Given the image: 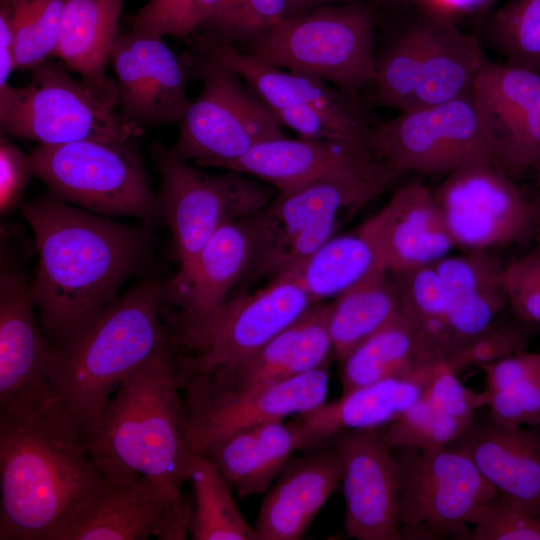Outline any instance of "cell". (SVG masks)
Masks as SVG:
<instances>
[{
	"label": "cell",
	"mask_w": 540,
	"mask_h": 540,
	"mask_svg": "<svg viewBox=\"0 0 540 540\" xmlns=\"http://www.w3.org/2000/svg\"><path fill=\"white\" fill-rule=\"evenodd\" d=\"M0 129L4 136L39 145L138 140L144 130L49 59L31 70L26 85L0 89Z\"/></svg>",
	"instance_id": "8fae6325"
},
{
	"label": "cell",
	"mask_w": 540,
	"mask_h": 540,
	"mask_svg": "<svg viewBox=\"0 0 540 540\" xmlns=\"http://www.w3.org/2000/svg\"><path fill=\"white\" fill-rule=\"evenodd\" d=\"M300 450L294 421H270L225 435L201 453L239 496L265 493Z\"/></svg>",
	"instance_id": "1f68e13d"
},
{
	"label": "cell",
	"mask_w": 540,
	"mask_h": 540,
	"mask_svg": "<svg viewBox=\"0 0 540 540\" xmlns=\"http://www.w3.org/2000/svg\"><path fill=\"white\" fill-rule=\"evenodd\" d=\"M110 64L116 75L120 114L145 126L179 124L191 101L187 70L163 37L130 31L117 35Z\"/></svg>",
	"instance_id": "d6986e66"
},
{
	"label": "cell",
	"mask_w": 540,
	"mask_h": 540,
	"mask_svg": "<svg viewBox=\"0 0 540 540\" xmlns=\"http://www.w3.org/2000/svg\"><path fill=\"white\" fill-rule=\"evenodd\" d=\"M535 326L519 319L504 322L496 320L453 351L446 364L458 374L469 367H480L524 351L535 334Z\"/></svg>",
	"instance_id": "ee69618b"
},
{
	"label": "cell",
	"mask_w": 540,
	"mask_h": 540,
	"mask_svg": "<svg viewBox=\"0 0 540 540\" xmlns=\"http://www.w3.org/2000/svg\"><path fill=\"white\" fill-rule=\"evenodd\" d=\"M34 176L30 155L27 156L6 136L0 140V209L1 213L18 204L30 177Z\"/></svg>",
	"instance_id": "7dc6e473"
},
{
	"label": "cell",
	"mask_w": 540,
	"mask_h": 540,
	"mask_svg": "<svg viewBox=\"0 0 540 540\" xmlns=\"http://www.w3.org/2000/svg\"><path fill=\"white\" fill-rule=\"evenodd\" d=\"M328 442L343 462L347 535L357 540H403L399 466L380 428L340 431Z\"/></svg>",
	"instance_id": "e0dca14e"
},
{
	"label": "cell",
	"mask_w": 540,
	"mask_h": 540,
	"mask_svg": "<svg viewBox=\"0 0 540 540\" xmlns=\"http://www.w3.org/2000/svg\"><path fill=\"white\" fill-rule=\"evenodd\" d=\"M67 0H0L15 30L16 70H32L54 56Z\"/></svg>",
	"instance_id": "ab89813d"
},
{
	"label": "cell",
	"mask_w": 540,
	"mask_h": 540,
	"mask_svg": "<svg viewBox=\"0 0 540 540\" xmlns=\"http://www.w3.org/2000/svg\"><path fill=\"white\" fill-rule=\"evenodd\" d=\"M451 445L468 454L500 495L540 519V427L504 426L475 416Z\"/></svg>",
	"instance_id": "4316f807"
},
{
	"label": "cell",
	"mask_w": 540,
	"mask_h": 540,
	"mask_svg": "<svg viewBox=\"0 0 540 540\" xmlns=\"http://www.w3.org/2000/svg\"><path fill=\"white\" fill-rule=\"evenodd\" d=\"M246 53L356 94L375 77L374 10L364 3L312 8L284 19L247 44Z\"/></svg>",
	"instance_id": "52a82bcc"
},
{
	"label": "cell",
	"mask_w": 540,
	"mask_h": 540,
	"mask_svg": "<svg viewBox=\"0 0 540 540\" xmlns=\"http://www.w3.org/2000/svg\"><path fill=\"white\" fill-rule=\"evenodd\" d=\"M360 0H289L290 16L305 12L312 8L330 4H355ZM289 16V17H290Z\"/></svg>",
	"instance_id": "816d5d0a"
},
{
	"label": "cell",
	"mask_w": 540,
	"mask_h": 540,
	"mask_svg": "<svg viewBox=\"0 0 540 540\" xmlns=\"http://www.w3.org/2000/svg\"><path fill=\"white\" fill-rule=\"evenodd\" d=\"M0 480V540H53L105 482L57 401L26 419L0 417Z\"/></svg>",
	"instance_id": "7a4b0ae2"
},
{
	"label": "cell",
	"mask_w": 540,
	"mask_h": 540,
	"mask_svg": "<svg viewBox=\"0 0 540 540\" xmlns=\"http://www.w3.org/2000/svg\"><path fill=\"white\" fill-rule=\"evenodd\" d=\"M16 70L15 30L7 7L0 3V89L8 85V78Z\"/></svg>",
	"instance_id": "681fc988"
},
{
	"label": "cell",
	"mask_w": 540,
	"mask_h": 540,
	"mask_svg": "<svg viewBox=\"0 0 540 540\" xmlns=\"http://www.w3.org/2000/svg\"><path fill=\"white\" fill-rule=\"evenodd\" d=\"M504 280L517 319L540 325V247L505 265Z\"/></svg>",
	"instance_id": "bcb514c9"
},
{
	"label": "cell",
	"mask_w": 540,
	"mask_h": 540,
	"mask_svg": "<svg viewBox=\"0 0 540 540\" xmlns=\"http://www.w3.org/2000/svg\"><path fill=\"white\" fill-rule=\"evenodd\" d=\"M259 248L252 216L220 226L184 270L163 286L161 304L175 306L178 319H195L220 308L251 268Z\"/></svg>",
	"instance_id": "603a6c76"
},
{
	"label": "cell",
	"mask_w": 540,
	"mask_h": 540,
	"mask_svg": "<svg viewBox=\"0 0 540 540\" xmlns=\"http://www.w3.org/2000/svg\"><path fill=\"white\" fill-rule=\"evenodd\" d=\"M360 229L390 273L434 264L455 247L433 191L419 181L399 188Z\"/></svg>",
	"instance_id": "cb8c5ba5"
},
{
	"label": "cell",
	"mask_w": 540,
	"mask_h": 540,
	"mask_svg": "<svg viewBox=\"0 0 540 540\" xmlns=\"http://www.w3.org/2000/svg\"><path fill=\"white\" fill-rule=\"evenodd\" d=\"M534 211H535L534 228L537 232V237H538L539 246H540V202L537 204V206L534 207Z\"/></svg>",
	"instance_id": "f5cc1de1"
},
{
	"label": "cell",
	"mask_w": 540,
	"mask_h": 540,
	"mask_svg": "<svg viewBox=\"0 0 540 540\" xmlns=\"http://www.w3.org/2000/svg\"><path fill=\"white\" fill-rule=\"evenodd\" d=\"M533 169H535V170L537 171L538 175L540 176V158H539L538 161L534 164Z\"/></svg>",
	"instance_id": "db71d44e"
},
{
	"label": "cell",
	"mask_w": 540,
	"mask_h": 540,
	"mask_svg": "<svg viewBox=\"0 0 540 540\" xmlns=\"http://www.w3.org/2000/svg\"><path fill=\"white\" fill-rule=\"evenodd\" d=\"M494 134L498 166L512 177L540 158V73L487 61L472 86Z\"/></svg>",
	"instance_id": "7402d4cb"
},
{
	"label": "cell",
	"mask_w": 540,
	"mask_h": 540,
	"mask_svg": "<svg viewBox=\"0 0 540 540\" xmlns=\"http://www.w3.org/2000/svg\"><path fill=\"white\" fill-rule=\"evenodd\" d=\"M487 61L454 17L419 7V15L377 55L371 85L379 104L404 112L467 93Z\"/></svg>",
	"instance_id": "5b68a950"
},
{
	"label": "cell",
	"mask_w": 540,
	"mask_h": 540,
	"mask_svg": "<svg viewBox=\"0 0 540 540\" xmlns=\"http://www.w3.org/2000/svg\"><path fill=\"white\" fill-rule=\"evenodd\" d=\"M222 0H149L128 17L132 31L187 38L202 28Z\"/></svg>",
	"instance_id": "7bdbcfd3"
},
{
	"label": "cell",
	"mask_w": 540,
	"mask_h": 540,
	"mask_svg": "<svg viewBox=\"0 0 540 540\" xmlns=\"http://www.w3.org/2000/svg\"><path fill=\"white\" fill-rule=\"evenodd\" d=\"M33 174L63 201L101 216L163 218L138 140H82L39 145L30 155Z\"/></svg>",
	"instance_id": "ba28073f"
},
{
	"label": "cell",
	"mask_w": 540,
	"mask_h": 540,
	"mask_svg": "<svg viewBox=\"0 0 540 540\" xmlns=\"http://www.w3.org/2000/svg\"><path fill=\"white\" fill-rule=\"evenodd\" d=\"M330 363L253 392L221 397L182 396L192 451L201 454L212 442L230 433L319 407L327 396Z\"/></svg>",
	"instance_id": "ffe728a7"
},
{
	"label": "cell",
	"mask_w": 540,
	"mask_h": 540,
	"mask_svg": "<svg viewBox=\"0 0 540 540\" xmlns=\"http://www.w3.org/2000/svg\"><path fill=\"white\" fill-rule=\"evenodd\" d=\"M488 35L506 63L540 73V0H506L491 15Z\"/></svg>",
	"instance_id": "60d3db41"
},
{
	"label": "cell",
	"mask_w": 540,
	"mask_h": 540,
	"mask_svg": "<svg viewBox=\"0 0 540 540\" xmlns=\"http://www.w3.org/2000/svg\"><path fill=\"white\" fill-rule=\"evenodd\" d=\"M399 175L373 155L297 188L277 192L263 210L252 215L259 236L255 260L276 243L322 220L338 217L346 221L383 194Z\"/></svg>",
	"instance_id": "2e32d148"
},
{
	"label": "cell",
	"mask_w": 540,
	"mask_h": 540,
	"mask_svg": "<svg viewBox=\"0 0 540 540\" xmlns=\"http://www.w3.org/2000/svg\"><path fill=\"white\" fill-rule=\"evenodd\" d=\"M471 540H540V519L498 494L471 524Z\"/></svg>",
	"instance_id": "f6af8a7d"
},
{
	"label": "cell",
	"mask_w": 540,
	"mask_h": 540,
	"mask_svg": "<svg viewBox=\"0 0 540 540\" xmlns=\"http://www.w3.org/2000/svg\"><path fill=\"white\" fill-rule=\"evenodd\" d=\"M400 315L390 272L380 270L327 303V326L334 358L342 361L364 340Z\"/></svg>",
	"instance_id": "e575fe53"
},
{
	"label": "cell",
	"mask_w": 540,
	"mask_h": 540,
	"mask_svg": "<svg viewBox=\"0 0 540 540\" xmlns=\"http://www.w3.org/2000/svg\"><path fill=\"white\" fill-rule=\"evenodd\" d=\"M428 363L401 375L355 388L293 420L300 449L328 442L344 430L379 429L407 411L424 393L441 364Z\"/></svg>",
	"instance_id": "484cf974"
},
{
	"label": "cell",
	"mask_w": 540,
	"mask_h": 540,
	"mask_svg": "<svg viewBox=\"0 0 540 540\" xmlns=\"http://www.w3.org/2000/svg\"><path fill=\"white\" fill-rule=\"evenodd\" d=\"M315 302L289 275L252 293H238L214 312L195 319L166 316L168 344L178 378L227 369L302 316Z\"/></svg>",
	"instance_id": "8992f818"
},
{
	"label": "cell",
	"mask_w": 540,
	"mask_h": 540,
	"mask_svg": "<svg viewBox=\"0 0 540 540\" xmlns=\"http://www.w3.org/2000/svg\"><path fill=\"white\" fill-rule=\"evenodd\" d=\"M193 505L181 496L172 501L161 516L154 536L160 540L186 539L192 519Z\"/></svg>",
	"instance_id": "c3c4849f"
},
{
	"label": "cell",
	"mask_w": 540,
	"mask_h": 540,
	"mask_svg": "<svg viewBox=\"0 0 540 540\" xmlns=\"http://www.w3.org/2000/svg\"><path fill=\"white\" fill-rule=\"evenodd\" d=\"M400 472L403 539H469V526L499 493L462 449H393Z\"/></svg>",
	"instance_id": "7c38bea8"
},
{
	"label": "cell",
	"mask_w": 540,
	"mask_h": 540,
	"mask_svg": "<svg viewBox=\"0 0 540 540\" xmlns=\"http://www.w3.org/2000/svg\"><path fill=\"white\" fill-rule=\"evenodd\" d=\"M433 265L443 284L457 349L494 323L509 306L505 265L490 250L447 255Z\"/></svg>",
	"instance_id": "4dcf8cb0"
},
{
	"label": "cell",
	"mask_w": 540,
	"mask_h": 540,
	"mask_svg": "<svg viewBox=\"0 0 540 540\" xmlns=\"http://www.w3.org/2000/svg\"><path fill=\"white\" fill-rule=\"evenodd\" d=\"M194 494L189 534L195 540H259L216 466L196 454L189 479Z\"/></svg>",
	"instance_id": "f35d334b"
},
{
	"label": "cell",
	"mask_w": 540,
	"mask_h": 540,
	"mask_svg": "<svg viewBox=\"0 0 540 540\" xmlns=\"http://www.w3.org/2000/svg\"><path fill=\"white\" fill-rule=\"evenodd\" d=\"M192 40L193 50L239 74L272 110L315 107L370 145L374 125L356 94L311 75L269 65L207 30L195 32Z\"/></svg>",
	"instance_id": "44dd1931"
},
{
	"label": "cell",
	"mask_w": 540,
	"mask_h": 540,
	"mask_svg": "<svg viewBox=\"0 0 540 540\" xmlns=\"http://www.w3.org/2000/svg\"><path fill=\"white\" fill-rule=\"evenodd\" d=\"M342 478V458L331 443L318 452L290 458L265 492L255 525L258 539L302 538Z\"/></svg>",
	"instance_id": "83f0119b"
},
{
	"label": "cell",
	"mask_w": 540,
	"mask_h": 540,
	"mask_svg": "<svg viewBox=\"0 0 540 540\" xmlns=\"http://www.w3.org/2000/svg\"><path fill=\"white\" fill-rule=\"evenodd\" d=\"M486 405L484 391L464 386L443 362L422 396L382 431L392 449L449 446Z\"/></svg>",
	"instance_id": "f546056e"
},
{
	"label": "cell",
	"mask_w": 540,
	"mask_h": 540,
	"mask_svg": "<svg viewBox=\"0 0 540 540\" xmlns=\"http://www.w3.org/2000/svg\"><path fill=\"white\" fill-rule=\"evenodd\" d=\"M373 155L370 149L350 144L283 136L255 145L224 170L250 175L285 192Z\"/></svg>",
	"instance_id": "d6a6232c"
},
{
	"label": "cell",
	"mask_w": 540,
	"mask_h": 540,
	"mask_svg": "<svg viewBox=\"0 0 540 540\" xmlns=\"http://www.w3.org/2000/svg\"><path fill=\"white\" fill-rule=\"evenodd\" d=\"M183 496L146 476L105 482L72 512L53 540H145L169 504Z\"/></svg>",
	"instance_id": "d4e9b609"
},
{
	"label": "cell",
	"mask_w": 540,
	"mask_h": 540,
	"mask_svg": "<svg viewBox=\"0 0 540 540\" xmlns=\"http://www.w3.org/2000/svg\"><path fill=\"white\" fill-rule=\"evenodd\" d=\"M182 61L202 88L179 123L171 148L177 157L225 169L255 145L286 136L274 111L235 71L195 50Z\"/></svg>",
	"instance_id": "9c48e42d"
},
{
	"label": "cell",
	"mask_w": 540,
	"mask_h": 540,
	"mask_svg": "<svg viewBox=\"0 0 540 540\" xmlns=\"http://www.w3.org/2000/svg\"><path fill=\"white\" fill-rule=\"evenodd\" d=\"M163 286L154 279L142 281L87 312L49 343L50 384L84 444L121 380L168 344L159 319Z\"/></svg>",
	"instance_id": "3957f363"
},
{
	"label": "cell",
	"mask_w": 540,
	"mask_h": 540,
	"mask_svg": "<svg viewBox=\"0 0 540 540\" xmlns=\"http://www.w3.org/2000/svg\"><path fill=\"white\" fill-rule=\"evenodd\" d=\"M480 368L490 419L510 427H540V353L524 350Z\"/></svg>",
	"instance_id": "8d00e7d4"
},
{
	"label": "cell",
	"mask_w": 540,
	"mask_h": 540,
	"mask_svg": "<svg viewBox=\"0 0 540 540\" xmlns=\"http://www.w3.org/2000/svg\"><path fill=\"white\" fill-rule=\"evenodd\" d=\"M31 284L2 259L0 275V417L22 420L56 396L47 374L48 339L39 327Z\"/></svg>",
	"instance_id": "9a60e30c"
},
{
	"label": "cell",
	"mask_w": 540,
	"mask_h": 540,
	"mask_svg": "<svg viewBox=\"0 0 540 540\" xmlns=\"http://www.w3.org/2000/svg\"><path fill=\"white\" fill-rule=\"evenodd\" d=\"M402 316L413 327L427 361H446L457 344L448 323L441 279L433 264L391 273Z\"/></svg>",
	"instance_id": "d590c367"
},
{
	"label": "cell",
	"mask_w": 540,
	"mask_h": 540,
	"mask_svg": "<svg viewBox=\"0 0 540 540\" xmlns=\"http://www.w3.org/2000/svg\"><path fill=\"white\" fill-rule=\"evenodd\" d=\"M289 16V0H222L201 29L249 44Z\"/></svg>",
	"instance_id": "b9f144b4"
},
{
	"label": "cell",
	"mask_w": 540,
	"mask_h": 540,
	"mask_svg": "<svg viewBox=\"0 0 540 540\" xmlns=\"http://www.w3.org/2000/svg\"><path fill=\"white\" fill-rule=\"evenodd\" d=\"M498 1H499V0H497V2H498Z\"/></svg>",
	"instance_id": "9f6ffc18"
},
{
	"label": "cell",
	"mask_w": 540,
	"mask_h": 540,
	"mask_svg": "<svg viewBox=\"0 0 540 540\" xmlns=\"http://www.w3.org/2000/svg\"><path fill=\"white\" fill-rule=\"evenodd\" d=\"M433 193L454 246L464 251L517 243L534 228V207L493 163L457 169Z\"/></svg>",
	"instance_id": "5bb4252c"
},
{
	"label": "cell",
	"mask_w": 540,
	"mask_h": 540,
	"mask_svg": "<svg viewBox=\"0 0 540 540\" xmlns=\"http://www.w3.org/2000/svg\"><path fill=\"white\" fill-rule=\"evenodd\" d=\"M410 1H413V0H410Z\"/></svg>",
	"instance_id": "11a10c76"
},
{
	"label": "cell",
	"mask_w": 540,
	"mask_h": 540,
	"mask_svg": "<svg viewBox=\"0 0 540 540\" xmlns=\"http://www.w3.org/2000/svg\"><path fill=\"white\" fill-rule=\"evenodd\" d=\"M418 7L431 9L456 17L457 15L485 12L497 0H413Z\"/></svg>",
	"instance_id": "f907efd6"
},
{
	"label": "cell",
	"mask_w": 540,
	"mask_h": 540,
	"mask_svg": "<svg viewBox=\"0 0 540 540\" xmlns=\"http://www.w3.org/2000/svg\"><path fill=\"white\" fill-rule=\"evenodd\" d=\"M151 156L161 177L158 195L178 271L192 263L220 226L260 212L277 194L271 185L241 172H201L161 142L152 145Z\"/></svg>",
	"instance_id": "4fadbf2b"
},
{
	"label": "cell",
	"mask_w": 540,
	"mask_h": 540,
	"mask_svg": "<svg viewBox=\"0 0 540 540\" xmlns=\"http://www.w3.org/2000/svg\"><path fill=\"white\" fill-rule=\"evenodd\" d=\"M341 362L343 393L435 363L425 360L417 335L401 312Z\"/></svg>",
	"instance_id": "74e56055"
},
{
	"label": "cell",
	"mask_w": 540,
	"mask_h": 540,
	"mask_svg": "<svg viewBox=\"0 0 540 540\" xmlns=\"http://www.w3.org/2000/svg\"><path fill=\"white\" fill-rule=\"evenodd\" d=\"M39 256L31 284L49 343L87 312L117 298L148 255V224L130 227L74 207L53 193L25 203Z\"/></svg>",
	"instance_id": "6da1fadb"
},
{
	"label": "cell",
	"mask_w": 540,
	"mask_h": 540,
	"mask_svg": "<svg viewBox=\"0 0 540 540\" xmlns=\"http://www.w3.org/2000/svg\"><path fill=\"white\" fill-rule=\"evenodd\" d=\"M370 148L398 174H449L480 163L498 166L489 117L472 89L374 125Z\"/></svg>",
	"instance_id": "30bf717a"
},
{
	"label": "cell",
	"mask_w": 540,
	"mask_h": 540,
	"mask_svg": "<svg viewBox=\"0 0 540 540\" xmlns=\"http://www.w3.org/2000/svg\"><path fill=\"white\" fill-rule=\"evenodd\" d=\"M380 270L387 269L376 246L359 227L351 233L334 235L283 275L296 279L317 303L336 298Z\"/></svg>",
	"instance_id": "836d02e7"
},
{
	"label": "cell",
	"mask_w": 540,
	"mask_h": 540,
	"mask_svg": "<svg viewBox=\"0 0 540 540\" xmlns=\"http://www.w3.org/2000/svg\"><path fill=\"white\" fill-rule=\"evenodd\" d=\"M125 0H67L54 56L110 108L119 106L117 82L106 74Z\"/></svg>",
	"instance_id": "f1b7e54d"
},
{
	"label": "cell",
	"mask_w": 540,
	"mask_h": 540,
	"mask_svg": "<svg viewBox=\"0 0 540 540\" xmlns=\"http://www.w3.org/2000/svg\"><path fill=\"white\" fill-rule=\"evenodd\" d=\"M327 303L302 316L237 364L207 375L179 379L182 396L221 397L265 389L332 360Z\"/></svg>",
	"instance_id": "ac0fdd59"
},
{
	"label": "cell",
	"mask_w": 540,
	"mask_h": 540,
	"mask_svg": "<svg viewBox=\"0 0 540 540\" xmlns=\"http://www.w3.org/2000/svg\"><path fill=\"white\" fill-rule=\"evenodd\" d=\"M85 446L108 481L146 476L182 493L196 454L169 344L121 380Z\"/></svg>",
	"instance_id": "277c9868"
}]
</instances>
